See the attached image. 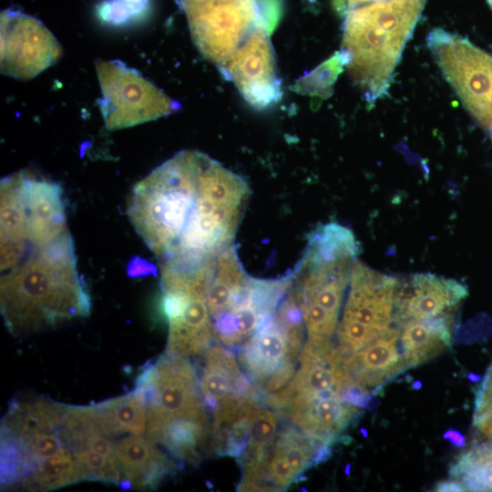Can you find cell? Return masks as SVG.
I'll use <instances>...</instances> for the list:
<instances>
[{"label": "cell", "mask_w": 492, "mask_h": 492, "mask_svg": "<svg viewBox=\"0 0 492 492\" xmlns=\"http://www.w3.org/2000/svg\"><path fill=\"white\" fill-rule=\"evenodd\" d=\"M251 191L197 150H182L133 188L128 216L161 267L188 270L232 245Z\"/></svg>", "instance_id": "obj_1"}, {"label": "cell", "mask_w": 492, "mask_h": 492, "mask_svg": "<svg viewBox=\"0 0 492 492\" xmlns=\"http://www.w3.org/2000/svg\"><path fill=\"white\" fill-rule=\"evenodd\" d=\"M1 313L14 335H29L90 313L72 239L36 246L1 271Z\"/></svg>", "instance_id": "obj_2"}, {"label": "cell", "mask_w": 492, "mask_h": 492, "mask_svg": "<svg viewBox=\"0 0 492 492\" xmlns=\"http://www.w3.org/2000/svg\"><path fill=\"white\" fill-rule=\"evenodd\" d=\"M194 44L229 79L274 56L270 30L278 0H176Z\"/></svg>", "instance_id": "obj_3"}, {"label": "cell", "mask_w": 492, "mask_h": 492, "mask_svg": "<svg viewBox=\"0 0 492 492\" xmlns=\"http://www.w3.org/2000/svg\"><path fill=\"white\" fill-rule=\"evenodd\" d=\"M426 0H383L347 10L342 59L369 104L387 92Z\"/></svg>", "instance_id": "obj_4"}, {"label": "cell", "mask_w": 492, "mask_h": 492, "mask_svg": "<svg viewBox=\"0 0 492 492\" xmlns=\"http://www.w3.org/2000/svg\"><path fill=\"white\" fill-rule=\"evenodd\" d=\"M426 43L466 109L492 132V56L468 39L442 28L430 31Z\"/></svg>", "instance_id": "obj_5"}, {"label": "cell", "mask_w": 492, "mask_h": 492, "mask_svg": "<svg viewBox=\"0 0 492 492\" xmlns=\"http://www.w3.org/2000/svg\"><path fill=\"white\" fill-rule=\"evenodd\" d=\"M96 70L102 92L97 103L109 130L154 120L179 108L178 102L121 61L98 59Z\"/></svg>", "instance_id": "obj_6"}, {"label": "cell", "mask_w": 492, "mask_h": 492, "mask_svg": "<svg viewBox=\"0 0 492 492\" xmlns=\"http://www.w3.org/2000/svg\"><path fill=\"white\" fill-rule=\"evenodd\" d=\"M193 365L180 355L166 352L146 364L134 390L147 415V426L165 419L206 413Z\"/></svg>", "instance_id": "obj_7"}, {"label": "cell", "mask_w": 492, "mask_h": 492, "mask_svg": "<svg viewBox=\"0 0 492 492\" xmlns=\"http://www.w3.org/2000/svg\"><path fill=\"white\" fill-rule=\"evenodd\" d=\"M1 72L27 80L55 64L62 48L35 17L19 11L1 12Z\"/></svg>", "instance_id": "obj_8"}, {"label": "cell", "mask_w": 492, "mask_h": 492, "mask_svg": "<svg viewBox=\"0 0 492 492\" xmlns=\"http://www.w3.org/2000/svg\"><path fill=\"white\" fill-rule=\"evenodd\" d=\"M349 285L343 317L386 332L393 318L397 280L356 260Z\"/></svg>", "instance_id": "obj_9"}, {"label": "cell", "mask_w": 492, "mask_h": 492, "mask_svg": "<svg viewBox=\"0 0 492 492\" xmlns=\"http://www.w3.org/2000/svg\"><path fill=\"white\" fill-rule=\"evenodd\" d=\"M467 295L466 287L454 279L415 273L397 286L395 303L402 322L425 320L447 313Z\"/></svg>", "instance_id": "obj_10"}, {"label": "cell", "mask_w": 492, "mask_h": 492, "mask_svg": "<svg viewBox=\"0 0 492 492\" xmlns=\"http://www.w3.org/2000/svg\"><path fill=\"white\" fill-rule=\"evenodd\" d=\"M206 410L239 402H260L257 385L243 374L234 354L219 345L207 350L205 366L199 383Z\"/></svg>", "instance_id": "obj_11"}, {"label": "cell", "mask_w": 492, "mask_h": 492, "mask_svg": "<svg viewBox=\"0 0 492 492\" xmlns=\"http://www.w3.org/2000/svg\"><path fill=\"white\" fill-rule=\"evenodd\" d=\"M360 407L343 396H311L295 394L283 414L292 424L331 445L359 414Z\"/></svg>", "instance_id": "obj_12"}, {"label": "cell", "mask_w": 492, "mask_h": 492, "mask_svg": "<svg viewBox=\"0 0 492 492\" xmlns=\"http://www.w3.org/2000/svg\"><path fill=\"white\" fill-rule=\"evenodd\" d=\"M116 458L121 470L119 486L125 489L156 488L178 466L154 442L136 435L116 443Z\"/></svg>", "instance_id": "obj_13"}, {"label": "cell", "mask_w": 492, "mask_h": 492, "mask_svg": "<svg viewBox=\"0 0 492 492\" xmlns=\"http://www.w3.org/2000/svg\"><path fill=\"white\" fill-rule=\"evenodd\" d=\"M297 355L292 348L288 331L273 314L243 343L239 360L249 379L259 385L282 364L295 360Z\"/></svg>", "instance_id": "obj_14"}, {"label": "cell", "mask_w": 492, "mask_h": 492, "mask_svg": "<svg viewBox=\"0 0 492 492\" xmlns=\"http://www.w3.org/2000/svg\"><path fill=\"white\" fill-rule=\"evenodd\" d=\"M399 335L397 330L390 327L362 349L348 354L344 368L350 382L367 390L377 388L406 368L396 345Z\"/></svg>", "instance_id": "obj_15"}, {"label": "cell", "mask_w": 492, "mask_h": 492, "mask_svg": "<svg viewBox=\"0 0 492 492\" xmlns=\"http://www.w3.org/2000/svg\"><path fill=\"white\" fill-rule=\"evenodd\" d=\"M210 430L207 413H203L172 417L148 425L146 435L173 456L195 465L201 458Z\"/></svg>", "instance_id": "obj_16"}, {"label": "cell", "mask_w": 492, "mask_h": 492, "mask_svg": "<svg viewBox=\"0 0 492 492\" xmlns=\"http://www.w3.org/2000/svg\"><path fill=\"white\" fill-rule=\"evenodd\" d=\"M400 335L405 367L424 364L450 346V317L405 321Z\"/></svg>", "instance_id": "obj_17"}, {"label": "cell", "mask_w": 492, "mask_h": 492, "mask_svg": "<svg viewBox=\"0 0 492 492\" xmlns=\"http://www.w3.org/2000/svg\"><path fill=\"white\" fill-rule=\"evenodd\" d=\"M93 409L101 429L113 437L119 434L146 433V410L135 391L93 405Z\"/></svg>", "instance_id": "obj_18"}, {"label": "cell", "mask_w": 492, "mask_h": 492, "mask_svg": "<svg viewBox=\"0 0 492 492\" xmlns=\"http://www.w3.org/2000/svg\"><path fill=\"white\" fill-rule=\"evenodd\" d=\"M84 480L75 453L67 451L39 462L25 481L26 490L48 491Z\"/></svg>", "instance_id": "obj_19"}, {"label": "cell", "mask_w": 492, "mask_h": 492, "mask_svg": "<svg viewBox=\"0 0 492 492\" xmlns=\"http://www.w3.org/2000/svg\"><path fill=\"white\" fill-rule=\"evenodd\" d=\"M450 476L466 491H492V440L462 453L450 468Z\"/></svg>", "instance_id": "obj_20"}, {"label": "cell", "mask_w": 492, "mask_h": 492, "mask_svg": "<svg viewBox=\"0 0 492 492\" xmlns=\"http://www.w3.org/2000/svg\"><path fill=\"white\" fill-rule=\"evenodd\" d=\"M262 404H254L250 408V442L243 457L239 462L243 471L254 469L259 466L277 434L278 414L260 406Z\"/></svg>", "instance_id": "obj_21"}, {"label": "cell", "mask_w": 492, "mask_h": 492, "mask_svg": "<svg viewBox=\"0 0 492 492\" xmlns=\"http://www.w3.org/2000/svg\"><path fill=\"white\" fill-rule=\"evenodd\" d=\"M265 319L253 304L230 309L212 318L213 335L226 346H236L251 336Z\"/></svg>", "instance_id": "obj_22"}, {"label": "cell", "mask_w": 492, "mask_h": 492, "mask_svg": "<svg viewBox=\"0 0 492 492\" xmlns=\"http://www.w3.org/2000/svg\"><path fill=\"white\" fill-rule=\"evenodd\" d=\"M84 480L101 481L120 485L121 470L116 457L83 448L75 453Z\"/></svg>", "instance_id": "obj_23"}, {"label": "cell", "mask_w": 492, "mask_h": 492, "mask_svg": "<svg viewBox=\"0 0 492 492\" xmlns=\"http://www.w3.org/2000/svg\"><path fill=\"white\" fill-rule=\"evenodd\" d=\"M357 321L342 318L338 326L340 348L345 354H353L384 333Z\"/></svg>", "instance_id": "obj_24"}, {"label": "cell", "mask_w": 492, "mask_h": 492, "mask_svg": "<svg viewBox=\"0 0 492 492\" xmlns=\"http://www.w3.org/2000/svg\"><path fill=\"white\" fill-rule=\"evenodd\" d=\"M473 425L483 436L492 438V364L476 395Z\"/></svg>", "instance_id": "obj_25"}, {"label": "cell", "mask_w": 492, "mask_h": 492, "mask_svg": "<svg viewBox=\"0 0 492 492\" xmlns=\"http://www.w3.org/2000/svg\"><path fill=\"white\" fill-rule=\"evenodd\" d=\"M301 307L309 337L330 338L333 334L338 325V316L309 302L301 301Z\"/></svg>", "instance_id": "obj_26"}, {"label": "cell", "mask_w": 492, "mask_h": 492, "mask_svg": "<svg viewBox=\"0 0 492 492\" xmlns=\"http://www.w3.org/2000/svg\"><path fill=\"white\" fill-rule=\"evenodd\" d=\"M116 6L128 18L137 15L145 10L149 0H112Z\"/></svg>", "instance_id": "obj_27"}, {"label": "cell", "mask_w": 492, "mask_h": 492, "mask_svg": "<svg viewBox=\"0 0 492 492\" xmlns=\"http://www.w3.org/2000/svg\"><path fill=\"white\" fill-rule=\"evenodd\" d=\"M151 273L156 274V268L145 260L135 258L128 264V274L130 277L146 276Z\"/></svg>", "instance_id": "obj_28"}, {"label": "cell", "mask_w": 492, "mask_h": 492, "mask_svg": "<svg viewBox=\"0 0 492 492\" xmlns=\"http://www.w3.org/2000/svg\"><path fill=\"white\" fill-rule=\"evenodd\" d=\"M436 491H465L464 487L456 480L443 481L436 485Z\"/></svg>", "instance_id": "obj_29"}, {"label": "cell", "mask_w": 492, "mask_h": 492, "mask_svg": "<svg viewBox=\"0 0 492 492\" xmlns=\"http://www.w3.org/2000/svg\"><path fill=\"white\" fill-rule=\"evenodd\" d=\"M379 1H383V0H347L348 9L364 5L373 4Z\"/></svg>", "instance_id": "obj_30"}, {"label": "cell", "mask_w": 492, "mask_h": 492, "mask_svg": "<svg viewBox=\"0 0 492 492\" xmlns=\"http://www.w3.org/2000/svg\"><path fill=\"white\" fill-rule=\"evenodd\" d=\"M458 436H459L458 433L454 432V431H449L445 435V437L449 438L451 442L460 446L464 443V439L462 436L457 437Z\"/></svg>", "instance_id": "obj_31"}, {"label": "cell", "mask_w": 492, "mask_h": 492, "mask_svg": "<svg viewBox=\"0 0 492 492\" xmlns=\"http://www.w3.org/2000/svg\"><path fill=\"white\" fill-rule=\"evenodd\" d=\"M487 3H488L489 6H490L491 9H492V0H487Z\"/></svg>", "instance_id": "obj_32"}]
</instances>
